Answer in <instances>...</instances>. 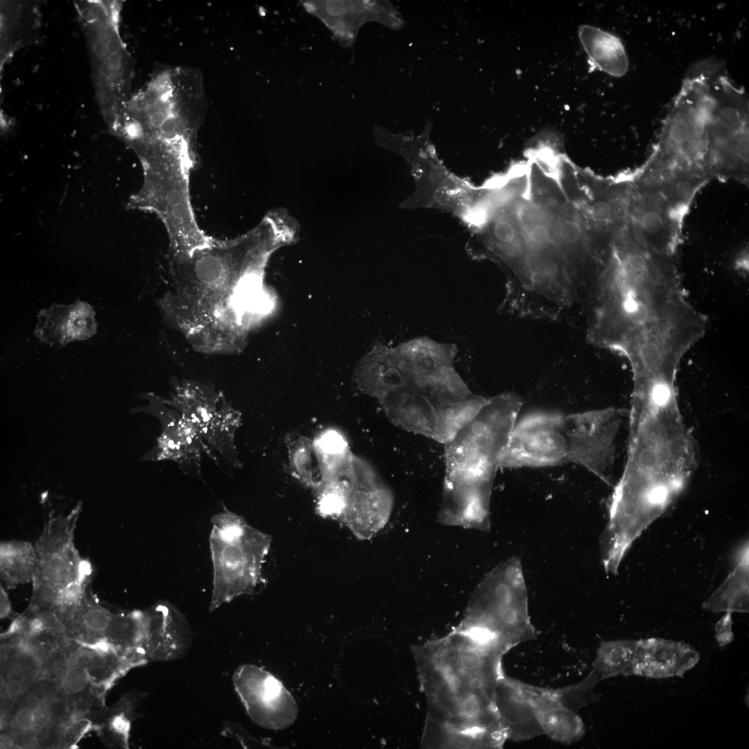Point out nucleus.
<instances>
[{"label":"nucleus","instance_id":"nucleus-1","mask_svg":"<svg viewBox=\"0 0 749 749\" xmlns=\"http://www.w3.org/2000/svg\"><path fill=\"white\" fill-rule=\"evenodd\" d=\"M411 651L427 703L422 747L502 748L495 691L506 652L458 627Z\"/></svg>","mask_w":749,"mask_h":749},{"label":"nucleus","instance_id":"nucleus-2","mask_svg":"<svg viewBox=\"0 0 749 749\" xmlns=\"http://www.w3.org/2000/svg\"><path fill=\"white\" fill-rule=\"evenodd\" d=\"M207 105L199 69L159 67L146 86L132 94L110 130L141 162L175 159L193 170L199 162L198 135Z\"/></svg>","mask_w":749,"mask_h":749},{"label":"nucleus","instance_id":"nucleus-3","mask_svg":"<svg viewBox=\"0 0 749 749\" xmlns=\"http://www.w3.org/2000/svg\"><path fill=\"white\" fill-rule=\"evenodd\" d=\"M677 395L672 383L632 387L623 481L673 488L689 483L697 466L696 451Z\"/></svg>","mask_w":749,"mask_h":749},{"label":"nucleus","instance_id":"nucleus-4","mask_svg":"<svg viewBox=\"0 0 749 749\" xmlns=\"http://www.w3.org/2000/svg\"><path fill=\"white\" fill-rule=\"evenodd\" d=\"M395 347L404 383L405 411L429 429L449 432L477 396L455 368L456 345L418 336Z\"/></svg>","mask_w":749,"mask_h":749},{"label":"nucleus","instance_id":"nucleus-5","mask_svg":"<svg viewBox=\"0 0 749 749\" xmlns=\"http://www.w3.org/2000/svg\"><path fill=\"white\" fill-rule=\"evenodd\" d=\"M687 298L674 262L657 257L635 261L613 276L597 298L590 337L610 349L645 318Z\"/></svg>","mask_w":749,"mask_h":749},{"label":"nucleus","instance_id":"nucleus-6","mask_svg":"<svg viewBox=\"0 0 749 749\" xmlns=\"http://www.w3.org/2000/svg\"><path fill=\"white\" fill-rule=\"evenodd\" d=\"M630 180L629 230L647 249L674 257L691 204L711 179L700 171L643 164Z\"/></svg>","mask_w":749,"mask_h":749},{"label":"nucleus","instance_id":"nucleus-7","mask_svg":"<svg viewBox=\"0 0 749 749\" xmlns=\"http://www.w3.org/2000/svg\"><path fill=\"white\" fill-rule=\"evenodd\" d=\"M523 404L517 394L488 397L445 446L444 481L492 492L502 452Z\"/></svg>","mask_w":749,"mask_h":749},{"label":"nucleus","instance_id":"nucleus-8","mask_svg":"<svg viewBox=\"0 0 749 749\" xmlns=\"http://www.w3.org/2000/svg\"><path fill=\"white\" fill-rule=\"evenodd\" d=\"M80 506L64 515L51 513L34 544L35 561L28 608L51 609L70 617L87 594L92 574L89 561L75 544Z\"/></svg>","mask_w":749,"mask_h":749},{"label":"nucleus","instance_id":"nucleus-9","mask_svg":"<svg viewBox=\"0 0 749 749\" xmlns=\"http://www.w3.org/2000/svg\"><path fill=\"white\" fill-rule=\"evenodd\" d=\"M123 1H76L100 112L111 130L132 93L134 61L120 35Z\"/></svg>","mask_w":749,"mask_h":749},{"label":"nucleus","instance_id":"nucleus-10","mask_svg":"<svg viewBox=\"0 0 749 749\" xmlns=\"http://www.w3.org/2000/svg\"><path fill=\"white\" fill-rule=\"evenodd\" d=\"M506 652L534 639L528 594L519 559L500 562L479 582L457 626Z\"/></svg>","mask_w":749,"mask_h":749},{"label":"nucleus","instance_id":"nucleus-11","mask_svg":"<svg viewBox=\"0 0 749 749\" xmlns=\"http://www.w3.org/2000/svg\"><path fill=\"white\" fill-rule=\"evenodd\" d=\"M144 182L129 202L132 209L155 213L164 225L173 260L208 246L213 238L200 227L190 196L192 170L174 159L141 162Z\"/></svg>","mask_w":749,"mask_h":749},{"label":"nucleus","instance_id":"nucleus-12","mask_svg":"<svg viewBox=\"0 0 749 749\" xmlns=\"http://www.w3.org/2000/svg\"><path fill=\"white\" fill-rule=\"evenodd\" d=\"M209 542L213 588L209 610H216L242 595L251 594L259 583L271 536L231 512L212 517Z\"/></svg>","mask_w":749,"mask_h":749},{"label":"nucleus","instance_id":"nucleus-13","mask_svg":"<svg viewBox=\"0 0 749 749\" xmlns=\"http://www.w3.org/2000/svg\"><path fill=\"white\" fill-rule=\"evenodd\" d=\"M391 146L404 158L415 183L401 203L406 209H430L448 213L467 224L474 223L487 192L456 175L440 160L427 136L393 137Z\"/></svg>","mask_w":749,"mask_h":749},{"label":"nucleus","instance_id":"nucleus-14","mask_svg":"<svg viewBox=\"0 0 749 749\" xmlns=\"http://www.w3.org/2000/svg\"><path fill=\"white\" fill-rule=\"evenodd\" d=\"M748 98L743 87L718 69L708 122L705 171L712 178L748 182Z\"/></svg>","mask_w":749,"mask_h":749},{"label":"nucleus","instance_id":"nucleus-15","mask_svg":"<svg viewBox=\"0 0 749 749\" xmlns=\"http://www.w3.org/2000/svg\"><path fill=\"white\" fill-rule=\"evenodd\" d=\"M71 715L58 681L41 677L1 716V738L9 748H58Z\"/></svg>","mask_w":749,"mask_h":749},{"label":"nucleus","instance_id":"nucleus-16","mask_svg":"<svg viewBox=\"0 0 749 749\" xmlns=\"http://www.w3.org/2000/svg\"><path fill=\"white\" fill-rule=\"evenodd\" d=\"M628 413L610 406L563 414L568 463L585 467L612 485L616 440Z\"/></svg>","mask_w":749,"mask_h":749},{"label":"nucleus","instance_id":"nucleus-17","mask_svg":"<svg viewBox=\"0 0 749 749\" xmlns=\"http://www.w3.org/2000/svg\"><path fill=\"white\" fill-rule=\"evenodd\" d=\"M354 460L338 483L344 503L338 521L358 539L369 540L388 522L393 497L370 465Z\"/></svg>","mask_w":749,"mask_h":749},{"label":"nucleus","instance_id":"nucleus-18","mask_svg":"<svg viewBox=\"0 0 749 749\" xmlns=\"http://www.w3.org/2000/svg\"><path fill=\"white\" fill-rule=\"evenodd\" d=\"M232 682L250 719L268 730L284 729L295 721L298 707L283 684L265 669L243 664L234 671Z\"/></svg>","mask_w":749,"mask_h":749},{"label":"nucleus","instance_id":"nucleus-19","mask_svg":"<svg viewBox=\"0 0 749 749\" xmlns=\"http://www.w3.org/2000/svg\"><path fill=\"white\" fill-rule=\"evenodd\" d=\"M144 612L143 650L147 662L181 657L193 639V630L182 613L166 601H159Z\"/></svg>","mask_w":749,"mask_h":749},{"label":"nucleus","instance_id":"nucleus-20","mask_svg":"<svg viewBox=\"0 0 749 749\" xmlns=\"http://www.w3.org/2000/svg\"><path fill=\"white\" fill-rule=\"evenodd\" d=\"M700 658L690 644L659 637L637 640L632 661L625 675L651 678L682 677Z\"/></svg>","mask_w":749,"mask_h":749},{"label":"nucleus","instance_id":"nucleus-21","mask_svg":"<svg viewBox=\"0 0 749 749\" xmlns=\"http://www.w3.org/2000/svg\"><path fill=\"white\" fill-rule=\"evenodd\" d=\"M35 334L50 345H63L90 338L96 332L94 311L87 302L53 304L38 314Z\"/></svg>","mask_w":749,"mask_h":749},{"label":"nucleus","instance_id":"nucleus-22","mask_svg":"<svg viewBox=\"0 0 749 749\" xmlns=\"http://www.w3.org/2000/svg\"><path fill=\"white\" fill-rule=\"evenodd\" d=\"M40 5L37 1H1V70L17 51L41 42Z\"/></svg>","mask_w":749,"mask_h":749},{"label":"nucleus","instance_id":"nucleus-23","mask_svg":"<svg viewBox=\"0 0 749 749\" xmlns=\"http://www.w3.org/2000/svg\"><path fill=\"white\" fill-rule=\"evenodd\" d=\"M519 686L534 707L544 734L562 743H572L583 737L585 727L578 712L565 705L556 689L521 681Z\"/></svg>","mask_w":749,"mask_h":749},{"label":"nucleus","instance_id":"nucleus-24","mask_svg":"<svg viewBox=\"0 0 749 749\" xmlns=\"http://www.w3.org/2000/svg\"><path fill=\"white\" fill-rule=\"evenodd\" d=\"M495 705L507 740L526 741L544 734L532 703L519 680L503 676L495 691Z\"/></svg>","mask_w":749,"mask_h":749},{"label":"nucleus","instance_id":"nucleus-25","mask_svg":"<svg viewBox=\"0 0 749 749\" xmlns=\"http://www.w3.org/2000/svg\"><path fill=\"white\" fill-rule=\"evenodd\" d=\"M578 37L591 64L614 77H621L628 70L629 60L625 47L617 35L601 28L581 25Z\"/></svg>","mask_w":749,"mask_h":749},{"label":"nucleus","instance_id":"nucleus-26","mask_svg":"<svg viewBox=\"0 0 749 749\" xmlns=\"http://www.w3.org/2000/svg\"><path fill=\"white\" fill-rule=\"evenodd\" d=\"M748 543L738 550L736 565L724 582L704 602L711 612H748L749 602Z\"/></svg>","mask_w":749,"mask_h":749},{"label":"nucleus","instance_id":"nucleus-27","mask_svg":"<svg viewBox=\"0 0 749 749\" xmlns=\"http://www.w3.org/2000/svg\"><path fill=\"white\" fill-rule=\"evenodd\" d=\"M142 695L130 692L121 698L115 706L106 709L100 716L98 730L104 742L110 747L128 748L131 723L135 718L137 703Z\"/></svg>","mask_w":749,"mask_h":749},{"label":"nucleus","instance_id":"nucleus-28","mask_svg":"<svg viewBox=\"0 0 749 749\" xmlns=\"http://www.w3.org/2000/svg\"><path fill=\"white\" fill-rule=\"evenodd\" d=\"M34 545L23 540L1 542L0 575L8 588L31 583L35 567Z\"/></svg>","mask_w":749,"mask_h":749},{"label":"nucleus","instance_id":"nucleus-29","mask_svg":"<svg viewBox=\"0 0 749 749\" xmlns=\"http://www.w3.org/2000/svg\"><path fill=\"white\" fill-rule=\"evenodd\" d=\"M637 640L620 639L602 642L597 650L591 673L602 680L626 675L632 661Z\"/></svg>","mask_w":749,"mask_h":749},{"label":"nucleus","instance_id":"nucleus-30","mask_svg":"<svg viewBox=\"0 0 749 749\" xmlns=\"http://www.w3.org/2000/svg\"><path fill=\"white\" fill-rule=\"evenodd\" d=\"M599 682L589 673L578 684L556 689L560 700L575 711L588 704L594 697L593 689Z\"/></svg>","mask_w":749,"mask_h":749},{"label":"nucleus","instance_id":"nucleus-31","mask_svg":"<svg viewBox=\"0 0 749 749\" xmlns=\"http://www.w3.org/2000/svg\"><path fill=\"white\" fill-rule=\"evenodd\" d=\"M557 244L569 250L575 249L584 242V227L578 220L563 216L553 226Z\"/></svg>","mask_w":749,"mask_h":749},{"label":"nucleus","instance_id":"nucleus-32","mask_svg":"<svg viewBox=\"0 0 749 749\" xmlns=\"http://www.w3.org/2000/svg\"><path fill=\"white\" fill-rule=\"evenodd\" d=\"M732 612L725 614L717 622L715 626L716 638L720 646H725L734 639L732 631Z\"/></svg>","mask_w":749,"mask_h":749},{"label":"nucleus","instance_id":"nucleus-33","mask_svg":"<svg viewBox=\"0 0 749 749\" xmlns=\"http://www.w3.org/2000/svg\"><path fill=\"white\" fill-rule=\"evenodd\" d=\"M0 604L1 619L8 617L11 612V604L8 598V595L2 585H1L0 586Z\"/></svg>","mask_w":749,"mask_h":749}]
</instances>
